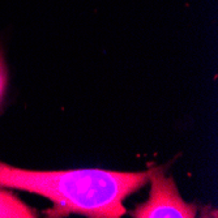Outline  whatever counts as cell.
Masks as SVG:
<instances>
[{"label": "cell", "mask_w": 218, "mask_h": 218, "mask_svg": "<svg viewBox=\"0 0 218 218\" xmlns=\"http://www.w3.org/2000/svg\"><path fill=\"white\" fill-rule=\"evenodd\" d=\"M149 179L152 182V191L149 200L137 206L132 216L137 218H193L197 208L187 204L176 189L171 178H166L159 168L152 170Z\"/></svg>", "instance_id": "2"}, {"label": "cell", "mask_w": 218, "mask_h": 218, "mask_svg": "<svg viewBox=\"0 0 218 218\" xmlns=\"http://www.w3.org/2000/svg\"><path fill=\"white\" fill-rule=\"evenodd\" d=\"M145 173H118L86 168L69 171H30L0 162V186L28 191L50 199V217L76 213L92 218H120L123 201L149 179Z\"/></svg>", "instance_id": "1"}, {"label": "cell", "mask_w": 218, "mask_h": 218, "mask_svg": "<svg viewBox=\"0 0 218 218\" xmlns=\"http://www.w3.org/2000/svg\"><path fill=\"white\" fill-rule=\"evenodd\" d=\"M37 212L13 193L0 191V218H36Z\"/></svg>", "instance_id": "3"}, {"label": "cell", "mask_w": 218, "mask_h": 218, "mask_svg": "<svg viewBox=\"0 0 218 218\" xmlns=\"http://www.w3.org/2000/svg\"><path fill=\"white\" fill-rule=\"evenodd\" d=\"M5 86H7V68L4 63L3 51L0 49V106H2V101L5 93Z\"/></svg>", "instance_id": "4"}]
</instances>
